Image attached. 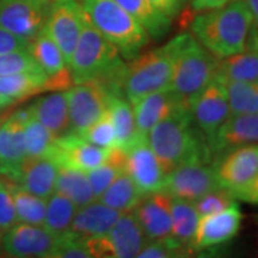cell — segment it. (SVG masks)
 Listing matches in <instances>:
<instances>
[{"mask_svg": "<svg viewBox=\"0 0 258 258\" xmlns=\"http://www.w3.org/2000/svg\"><path fill=\"white\" fill-rule=\"evenodd\" d=\"M73 85L98 83L111 96H123L127 63L118 50L93 28L85 15L78 44L70 61Z\"/></svg>", "mask_w": 258, "mask_h": 258, "instance_id": "cell-1", "label": "cell"}, {"mask_svg": "<svg viewBox=\"0 0 258 258\" xmlns=\"http://www.w3.org/2000/svg\"><path fill=\"white\" fill-rule=\"evenodd\" d=\"M146 139L166 173L191 161L212 163L208 143L194 123L189 104L178 106L151 129Z\"/></svg>", "mask_w": 258, "mask_h": 258, "instance_id": "cell-2", "label": "cell"}, {"mask_svg": "<svg viewBox=\"0 0 258 258\" xmlns=\"http://www.w3.org/2000/svg\"><path fill=\"white\" fill-rule=\"evenodd\" d=\"M252 27V16L244 2L205 11L191 22L192 36L218 59L245 50Z\"/></svg>", "mask_w": 258, "mask_h": 258, "instance_id": "cell-3", "label": "cell"}, {"mask_svg": "<svg viewBox=\"0 0 258 258\" xmlns=\"http://www.w3.org/2000/svg\"><path fill=\"white\" fill-rule=\"evenodd\" d=\"M167 46L172 57L169 89L189 103L217 76L219 59L189 32L172 38L167 42Z\"/></svg>", "mask_w": 258, "mask_h": 258, "instance_id": "cell-4", "label": "cell"}, {"mask_svg": "<svg viewBox=\"0 0 258 258\" xmlns=\"http://www.w3.org/2000/svg\"><path fill=\"white\" fill-rule=\"evenodd\" d=\"M89 22L124 60H132L150 43V35L115 0H79Z\"/></svg>", "mask_w": 258, "mask_h": 258, "instance_id": "cell-5", "label": "cell"}, {"mask_svg": "<svg viewBox=\"0 0 258 258\" xmlns=\"http://www.w3.org/2000/svg\"><path fill=\"white\" fill-rule=\"evenodd\" d=\"M172 57L165 46L139 54L129 60L125 70L123 93L131 104L150 93L170 88Z\"/></svg>", "mask_w": 258, "mask_h": 258, "instance_id": "cell-6", "label": "cell"}, {"mask_svg": "<svg viewBox=\"0 0 258 258\" xmlns=\"http://www.w3.org/2000/svg\"><path fill=\"white\" fill-rule=\"evenodd\" d=\"M93 258H135L148 243L133 212L124 213L106 233L80 241Z\"/></svg>", "mask_w": 258, "mask_h": 258, "instance_id": "cell-7", "label": "cell"}, {"mask_svg": "<svg viewBox=\"0 0 258 258\" xmlns=\"http://www.w3.org/2000/svg\"><path fill=\"white\" fill-rule=\"evenodd\" d=\"M85 12L79 0H50L44 31L56 43L67 64L78 44Z\"/></svg>", "mask_w": 258, "mask_h": 258, "instance_id": "cell-8", "label": "cell"}, {"mask_svg": "<svg viewBox=\"0 0 258 258\" xmlns=\"http://www.w3.org/2000/svg\"><path fill=\"white\" fill-rule=\"evenodd\" d=\"M30 116L25 106L0 118V176L14 183L28 160L24 123Z\"/></svg>", "mask_w": 258, "mask_h": 258, "instance_id": "cell-9", "label": "cell"}, {"mask_svg": "<svg viewBox=\"0 0 258 258\" xmlns=\"http://www.w3.org/2000/svg\"><path fill=\"white\" fill-rule=\"evenodd\" d=\"M66 240L44 226L19 222L3 233V252L12 258H46Z\"/></svg>", "mask_w": 258, "mask_h": 258, "instance_id": "cell-10", "label": "cell"}, {"mask_svg": "<svg viewBox=\"0 0 258 258\" xmlns=\"http://www.w3.org/2000/svg\"><path fill=\"white\" fill-rule=\"evenodd\" d=\"M189 106L194 123L208 143L231 116L225 80L217 74L211 83L190 99Z\"/></svg>", "mask_w": 258, "mask_h": 258, "instance_id": "cell-11", "label": "cell"}, {"mask_svg": "<svg viewBox=\"0 0 258 258\" xmlns=\"http://www.w3.org/2000/svg\"><path fill=\"white\" fill-rule=\"evenodd\" d=\"M69 104L70 133L80 134L104 115L111 95L98 83L77 84L64 91Z\"/></svg>", "mask_w": 258, "mask_h": 258, "instance_id": "cell-12", "label": "cell"}, {"mask_svg": "<svg viewBox=\"0 0 258 258\" xmlns=\"http://www.w3.org/2000/svg\"><path fill=\"white\" fill-rule=\"evenodd\" d=\"M220 188L214 166L206 161H191L166 173L163 191L171 198L195 202L205 194Z\"/></svg>", "mask_w": 258, "mask_h": 258, "instance_id": "cell-13", "label": "cell"}, {"mask_svg": "<svg viewBox=\"0 0 258 258\" xmlns=\"http://www.w3.org/2000/svg\"><path fill=\"white\" fill-rule=\"evenodd\" d=\"M49 3L46 0H0V27L30 42L44 28Z\"/></svg>", "mask_w": 258, "mask_h": 258, "instance_id": "cell-14", "label": "cell"}, {"mask_svg": "<svg viewBox=\"0 0 258 258\" xmlns=\"http://www.w3.org/2000/svg\"><path fill=\"white\" fill-rule=\"evenodd\" d=\"M213 166L221 188L231 194L243 189L258 176V144L227 151L215 158Z\"/></svg>", "mask_w": 258, "mask_h": 258, "instance_id": "cell-15", "label": "cell"}, {"mask_svg": "<svg viewBox=\"0 0 258 258\" xmlns=\"http://www.w3.org/2000/svg\"><path fill=\"white\" fill-rule=\"evenodd\" d=\"M124 172L144 194L163 191L166 172L146 138L124 151Z\"/></svg>", "mask_w": 258, "mask_h": 258, "instance_id": "cell-16", "label": "cell"}, {"mask_svg": "<svg viewBox=\"0 0 258 258\" xmlns=\"http://www.w3.org/2000/svg\"><path fill=\"white\" fill-rule=\"evenodd\" d=\"M241 222L243 213L237 202L224 211L200 218L190 249L196 252L227 243L239 233Z\"/></svg>", "mask_w": 258, "mask_h": 258, "instance_id": "cell-17", "label": "cell"}, {"mask_svg": "<svg viewBox=\"0 0 258 258\" xmlns=\"http://www.w3.org/2000/svg\"><path fill=\"white\" fill-rule=\"evenodd\" d=\"M28 49L47 76V91L66 90L73 85L69 64L59 47L44 29H42L36 37L32 38Z\"/></svg>", "mask_w": 258, "mask_h": 258, "instance_id": "cell-18", "label": "cell"}, {"mask_svg": "<svg viewBox=\"0 0 258 258\" xmlns=\"http://www.w3.org/2000/svg\"><path fill=\"white\" fill-rule=\"evenodd\" d=\"M110 150L95 146L78 134L67 133L56 138L49 157L53 158L59 166L89 172L104 163Z\"/></svg>", "mask_w": 258, "mask_h": 258, "instance_id": "cell-19", "label": "cell"}, {"mask_svg": "<svg viewBox=\"0 0 258 258\" xmlns=\"http://www.w3.org/2000/svg\"><path fill=\"white\" fill-rule=\"evenodd\" d=\"M171 201L172 198L164 191L146 194L133 211L148 241L170 239Z\"/></svg>", "mask_w": 258, "mask_h": 258, "instance_id": "cell-20", "label": "cell"}, {"mask_svg": "<svg viewBox=\"0 0 258 258\" xmlns=\"http://www.w3.org/2000/svg\"><path fill=\"white\" fill-rule=\"evenodd\" d=\"M252 144H258V114L231 115L208 140L212 158Z\"/></svg>", "mask_w": 258, "mask_h": 258, "instance_id": "cell-21", "label": "cell"}, {"mask_svg": "<svg viewBox=\"0 0 258 258\" xmlns=\"http://www.w3.org/2000/svg\"><path fill=\"white\" fill-rule=\"evenodd\" d=\"M122 213L103 205L98 200L78 208L67 233L71 240L83 241L108 232L120 219Z\"/></svg>", "mask_w": 258, "mask_h": 258, "instance_id": "cell-22", "label": "cell"}, {"mask_svg": "<svg viewBox=\"0 0 258 258\" xmlns=\"http://www.w3.org/2000/svg\"><path fill=\"white\" fill-rule=\"evenodd\" d=\"M188 102L180 99L170 89L150 93L132 104L139 134L146 138L152 128Z\"/></svg>", "mask_w": 258, "mask_h": 258, "instance_id": "cell-23", "label": "cell"}, {"mask_svg": "<svg viewBox=\"0 0 258 258\" xmlns=\"http://www.w3.org/2000/svg\"><path fill=\"white\" fill-rule=\"evenodd\" d=\"M59 169V164L51 157L28 159L16 184L37 198L48 200L55 192Z\"/></svg>", "mask_w": 258, "mask_h": 258, "instance_id": "cell-24", "label": "cell"}, {"mask_svg": "<svg viewBox=\"0 0 258 258\" xmlns=\"http://www.w3.org/2000/svg\"><path fill=\"white\" fill-rule=\"evenodd\" d=\"M28 108L31 115L55 138L70 133L69 104L64 92L56 91L38 97Z\"/></svg>", "mask_w": 258, "mask_h": 258, "instance_id": "cell-25", "label": "cell"}, {"mask_svg": "<svg viewBox=\"0 0 258 258\" xmlns=\"http://www.w3.org/2000/svg\"><path fill=\"white\" fill-rule=\"evenodd\" d=\"M124 11L143 25L150 37L161 40L170 32L171 19L151 4L150 0H115Z\"/></svg>", "mask_w": 258, "mask_h": 258, "instance_id": "cell-26", "label": "cell"}, {"mask_svg": "<svg viewBox=\"0 0 258 258\" xmlns=\"http://www.w3.org/2000/svg\"><path fill=\"white\" fill-rule=\"evenodd\" d=\"M109 112L116 134V147L127 150L141 137L135 123L133 106L123 96H111L109 101Z\"/></svg>", "mask_w": 258, "mask_h": 258, "instance_id": "cell-27", "label": "cell"}, {"mask_svg": "<svg viewBox=\"0 0 258 258\" xmlns=\"http://www.w3.org/2000/svg\"><path fill=\"white\" fill-rule=\"evenodd\" d=\"M199 221L200 215L192 202L172 198V201H171V241L179 246L190 249Z\"/></svg>", "mask_w": 258, "mask_h": 258, "instance_id": "cell-28", "label": "cell"}, {"mask_svg": "<svg viewBox=\"0 0 258 258\" xmlns=\"http://www.w3.org/2000/svg\"><path fill=\"white\" fill-rule=\"evenodd\" d=\"M44 91H47V76L43 71L0 77V93L14 103Z\"/></svg>", "mask_w": 258, "mask_h": 258, "instance_id": "cell-29", "label": "cell"}, {"mask_svg": "<svg viewBox=\"0 0 258 258\" xmlns=\"http://www.w3.org/2000/svg\"><path fill=\"white\" fill-rule=\"evenodd\" d=\"M145 195L146 194L135 185L131 177L125 172H122L97 200L103 205L124 214L133 212Z\"/></svg>", "mask_w": 258, "mask_h": 258, "instance_id": "cell-30", "label": "cell"}, {"mask_svg": "<svg viewBox=\"0 0 258 258\" xmlns=\"http://www.w3.org/2000/svg\"><path fill=\"white\" fill-rule=\"evenodd\" d=\"M217 74L225 80L258 83V48L246 47L240 53L219 59Z\"/></svg>", "mask_w": 258, "mask_h": 258, "instance_id": "cell-31", "label": "cell"}, {"mask_svg": "<svg viewBox=\"0 0 258 258\" xmlns=\"http://www.w3.org/2000/svg\"><path fill=\"white\" fill-rule=\"evenodd\" d=\"M55 191L70 199L78 208L96 200L86 172L60 166L56 177Z\"/></svg>", "mask_w": 258, "mask_h": 258, "instance_id": "cell-32", "label": "cell"}, {"mask_svg": "<svg viewBox=\"0 0 258 258\" xmlns=\"http://www.w3.org/2000/svg\"><path fill=\"white\" fill-rule=\"evenodd\" d=\"M77 211L78 207L70 199L55 191L47 200L43 226L51 233L59 237H67Z\"/></svg>", "mask_w": 258, "mask_h": 258, "instance_id": "cell-33", "label": "cell"}, {"mask_svg": "<svg viewBox=\"0 0 258 258\" xmlns=\"http://www.w3.org/2000/svg\"><path fill=\"white\" fill-rule=\"evenodd\" d=\"M8 185L14 198L18 222L43 226L44 218H46L47 200L32 195L16 183H12V184L8 183Z\"/></svg>", "mask_w": 258, "mask_h": 258, "instance_id": "cell-34", "label": "cell"}, {"mask_svg": "<svg viewBox=\"0 0 258 258\" xmlns=\"http://www.w3.org/2000/svg\"><path fill=\"white\" fill-rule=\"evenodd\" d=\"M122 172H124V152L114 147L109 151L108 158L102 165L86 172L96 200Z\"/></svg>", "mask_w": 258, "mask_h": 258, "instance_id": "cell-35", "label": "cell"}, {"mask_svg": "<svg viewBox=\"0 0 258 258\" xmlns=\"http://www.w3.org/2000/svg\"><path fill=\"white\" fill-rule=\"evenodd\" d=\"M225 85L231 115L258 114V83L225 80Z\"/></svg>", "mask_w": 258, "mask_h": 258, "instance_id": "cell-36", "label": "cell"}, {"mask_svg": "<svg viewBox=\"0 0 258 258\" xmlns=\"http://www.w3.org/2000/svg\"><path fill=\"white\" fill-rule=\"evenodd\" d=\"M24 133L28 159L50 156L56 138L32 115L25 121Z\"/></svg>", "mask_w": 258, "mask_h": 258, "instance_id": "cell-37", "label": "cell"}, {"mask_svg": "<svg viewBox=\"0 0 258 258\" xmlns=\"http://www.w3.org/2000/svg\"><path fill=\"white\" fill-rule=\"evenodd\" d=\"M84 140L95 145V146L110 150L116 147V134L112 123L109 108L104 115H102L96 122L79 134Z\"/></svg>", "mask_w": 258, "mask_h": 258, "instance_id": "cell-38", "label": "cell"}, {"mask_svg": "<svg viewBox=\"0 0 258 258\" xmlns=\"http://www.w3.org/2000/svg\"><path fill=\"white\" fill-rule=\"evenodd\" d=\"M237 202V200L233 198L230 190L225 188H217L214 190L205 194L202 198L196 200L194 203L196 211H198L200 218L206 217V215L214 214V213L221 212L233 203Z\"/></svg>", "mask_w": 258, "mask_h": 258, "instance_id": "cell-39", "label": "cell"}, {"mask_svg": "<svg viewBox=\"0 0 258 258\" xmlns=\"http://www.w3.org/2000/svg\"><path fill=\"white\" fill-rule=\"evenodd\" d=\"M42 71L36 61L32 57L29 49L16 50L0 55V77L11 74Z\"/></svg>", "mask_w": 258, "mask_h": 258, "instance_id": "cell-40", "label": "cell"}, {"mask_svg": "<svg viewBox=\"0 0 258 258\" xmlns=\"http://www.w3.org/2000/svg\"><path fill=\"white\" fill-rule=\"evenodd\" d=\"M194 251L170 239L148 241L135 258H191Z\"/></svg>", "mask_w": 258, "mask_h": 258, "instance_id": "cell-41", "label": "cell"}, {"mask_svg": "<svg viewBox=\"0 0 258 258\" xmlns=\"http://www.w3.org/2000/svg\"><path fill=\"white\" fill-rule=\"evenodd\" d=\"M18 224L17 213L8 183L0 180V230L3 233Z\"/></svg>", "mask_w": 258, "mask_h": 258, "instance_id": "cell-42", "label": "cell"}, {"mask_svg": "<svg viewBox=\"0 0 258 258\" xmlns=\"http://www.w3.org/2000/svg\"><path fill=\"white\" fill-rule=\"evenodd\" d=\"M46 258H93L89 251L84 247V245L80 241L71 240L67 238V240L61 245L55 252H53L50 256Z\"/></svg>", "mask_w": 258, "mask_h": 258, "instance_id": "cell-43", "label": "cell"}, {"mask_svg": "<svg viewBox=\"0 0 258 258\" xmlns=\"http://www.w3.org/2000/svg\"><path fill=\"white\" fill-rule=\"evenodd\" d=\"M29 43V41L15 36L14 34L0 27V55L16 50L28 49Z\"/></svg>", "mask_w": 258, "mask_h": 258, "instance_id": "cell-44", "label": "cell"}, {"mask_svg": "<svg viewBox=\"0 0 258 258\" xmlns=\"http://www.w3.org/2000/svg\"><path fill=\"white\" fill-rule=\"evenodd\" d=\"M235 200H241L244 202L252 203V205H258V176L254 178L250 184L244 186L243 189L237 190L232 192Z\"/></svg>", "mask_w": 258, "mask_h": 258, "instance_id": "cell-45", "label": "cell"}, {"mask_svg": "<svg viewBox=\"0 0 258 258\" xmlns=\"http://www.w3.org/2000/svg\"><path fill=\"white\" fill-rule=\"evenodd\" d=\"M150 2L154 8L159 10L161 14L167 16L170 19L177 17L182 11V8L176 0H150Z\"/></svg>", "mask_w": 258, "mask_h": 258, "instance_id": "cell-46", "label": "cell"}, {"mask_svg": "<svg viewBox=\"0 0 258 258\" xmlns=\"http://www.w3.org/2000/svg\"><path fill=\"white\" fill-rule=\"evenodd\" d=\"M228 3H230V0H190L191 8L198 12L224 8Z\"/></svg>", "mask_w": 258, "mask_h": 258, "instance_id": "cell-47", "label": "cell"}, {"mask_svg": "<svg viewBox=\"0 0 258 258\" xmlns=\"http://www.w3.org/2000/svg\"><path fill=\"white\" fill-rule=\"evenodd\" d=\"M191 258H228L226 251L221 246H213L194 252Z\"/></svg>", "mask_w": 258, "mask_h": 258, "instance_id": "cell-48", "label": "cell"}, {"mask_svg": "<svg viewBox=\"0 0 258 258\" xmlns=\"http://www.w3.org/2000/svg\"><path fill=\"white\" fill-rule=\"evenodd\" d=\"M253 19V25L258 27V0H244Z\"/></svg>", "mask_w": 258, "mask_h": 258, "instance_id": "cell-49", "label": "cell"}, {"mask_svg": "<svg viewBox=\"0 0 258 258\" xmlns=\"http://www.w3.org/2000/svg\"><path fill=\"white\" fill-rule=\"evenodd\" d=\"M246 47H252V48H258V27L253 25L252 30H251L249 41H247Z\"/></svg>", "mask_w": 258, "mask_h": 258, "instance_id": "cell-50", "label": "cell"}, {"mask_svg": "<svg viewBox=\"0 0 258 258\" xmlns=\"http://www.w3.org/2000/svg\"><path fill=\"white\" fill-rule=\"evenodd\" d=\"M14 104L15 103L12 102L11 99L6 98L5 96H3L2 93H0V110H3V109H5V108H9V106H11Z\"/></svg>", "mask_w": 258, "mask_h": 258, "instance_id": "cell-51", "label": "cell"}, {"mask_svg": "<svg viewBox=\"0 0 258 258\" xmlns=\"http://www.w3.org/2000/svg\"><path fill=\"white\" fill-rule=\"evenodd\" d=\"M176 2H177V3H178V4H179V6H180V8H183V6H184V5H186V4H188V3H190V0H176Z\"/></svg>", "mask_w": 258, "mask_h": 258, "instance_id": "cell-52", "label": "cell"}, {"mask_svg": "<svg viewBox=\"0 0 258 258\" xmlns=\"http://www.w3.org/2000/svg\"><path fill=\"white\" fill-rule=\"evenodd\" d=\"M3 254V232L0 230V257Z\"/></svg>", "mask_w": 258, "mask_h": 258, "instance_id": "cell-53", "label": "cell"}, {"mask_svg": "<svg viewBox=\"0 0 258 258\" xmlns=\"http://www.w3.org/2000/svg\"><path fill=\"white\" fill-rule=\"evenodd\" d=\"M230 2H244V0H230Z\"/></svg>", "mask_w": 258, "mask_h": 258, "instance_id": "cell-54", "label": "cell"}, {"mask_svg": "<svg viewBox=\"0 0 258 258\" xmlns=\"http://www.w3.org/2000/svg\"><path fill=\"white\" fill-rule=\"evenodd\" d=\"M0 258H12V257H9V256H6V254H5V256H3V254H2V257H0Z\"/></svg>", "mask_w": 258, "mask_h": 258, "instance_id": "cell-55", "label": "cell"}, {"mask_svg": "<svg viewBox=\"0 0 258 258\" xmlns=\"http://www.w3.org/2000/svg\"><path fill=\"white\" fill-rule=\"evenodd\" d=\"M46 2H50V0H46Z\"/></svg>", "mask_w": 258, "mask_h": 258, "instance_id": "cell-56", "label": "cell"}, {"mask_svg": "<svg viewBox=\"0 0 258 258\" xmlns=\"http://www.w3.org/2000/svg\"><path fill=\"white\" fill-rule=\"evenodd\" d=\"M257 220H258V218H257Z\"/></svg>", "mask_w": 258, "mask_h": 258, "instance_id": "cell-57", "label": "cell"}]
</instances>
